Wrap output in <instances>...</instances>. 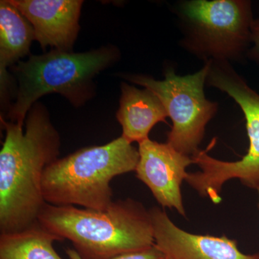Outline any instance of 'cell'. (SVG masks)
<instances>
[{
  "label": "cell",
  "instance_id": "6da1fadb",
  "mask_svg": "<svg viewBox=\"0 0 259 259\" xmlns=\"http://www.w3.org/2000/svg\"><path fill=\"white\" fill-rule=\"evenodd\" d=\"M6 137L0 151V231H23L37 222L47 202L42 181L46 168L58 159L60 136L40 103L28 112L26 131L1 117Z\"/></svg>",
  "mask_w": 259,
  "mask_h": 259
},
{
  "label": "cell",
  "instance_id": "7a4b0ae2",
  "mask_svg": "<svg viewBox=\"0 0 259 259\" xmlns=\"http://www.w3.org/2000/svg\"><path fill=\"white\" fill-rule=\"evenodd\" d=\"M37 221L71 241L83 259H109L155 243L149 210L132 199L115 201L103 210L46 203Z\"/></svg>",
  "mask_w": 259,
  "mask_h": 259
},
{
  "label": "cell",
  "instance_id": "3957f363",
  "mask_svg": "<svg viewBox=\"0 0 259 259\" xmlns=\"http://www.w3.org/2000/svg\"><path fill=\"white\" fill-rule=\"evenodd\" d=\"M139 150L122 136L103 146L83 148L46 168L42 196L53 205L103 210L114 202L112 179L136 171Z\"/></svg>",
  "mask_w": 259,
  "mask_h": 259
},
{
  "label": "cell",
  "instance_id": "277c9868",
  "mask_svg": "<svg viewBox=\"0 0 259 259\" xmlns=\"http://www.w3.org/2000/svg\"><path fill=\"white\" fill-rule=\"evenodd\" d=\"M117 56L118 52L112 48L86 53L53 50L19 61L13 69L18 89L16 101L8 113L10 122L23 126L31 107L47 94L59 93L73 105H81L91 95L94 76L111 65Z\"/></svg>",
  "mask_w": 259,
  "mask_h": 259
},
{
  "label": "cell",
  "instance_id": "5b68a950",
  "mask_svg": "<svg viewBox=\"0 0 259 259\" xmlns=\"http://www.w3.org/2000/svg\"><path fill=\"white\" fill-rule=\"evenodd\" d=\"M206 83L229 95L243 111L246 122L249 147L241 159L225 161L200 151L192 156L200 168L188 173L186 182L199 194L214 204L222 201L221 193L228 181L237 179L250 188L259 190V95L232 67L229 61L210 60Z\"/></svg>",
  "mask_w": 259,
  "mask_h": 259
},
{
  "label": "cell",
  "instance_id": "8992f818",
  "mask_svg": "<svg viewBox=\"0 0 259 259\" xmlns=\"http://www.w3.org/2000/svg\"><path fill=\"white\" fill-rule=\"evenodd\" d=\"M182 46L205 61H240L251 46L252 3L248 0H191L177 8Z\"/></svg>",
  "mask_w": 259,
  "mask_h": 259
},
{
  "label": "cell",
  "instance_id": "52a82bcc",
  "mask_svg": "<svg viewBox=\"0 0 259 259\" xmlns=\"http://www.w3.org/2000/svg\"><path fill=\"white\" fill-rule=\"evenodd\" d=\"M209 66V61H205L197 72L183 76L168 68L162 81L143 75L127 78L151 90L161 100L172 121L167 144L186 156H192L199 151L206 125L218 111L217 102L209 101L204 93Z\"/></svg>",
  "mask_w": 259,
  "mask_h": 259
},
{
  "label": "cell",
  "instance_id": "ba28073f",
  "mask_svg": "<svg viewBox=\"0 0 259 259\" xmlns=\"http://www.w3.org/2000/svg\"><path fill=\"white\" fill-rule=\"evenodd\" d=\"M139 145L136 177L147 186L162 207L175 208L185 217L181 187L188 175L187 167L194 163L192 156L182 154L167 143L150 139Z\"/></svg>",
  "mask_w": 259,
  "mask_h": 259
},
{
  "label": "cell",
  "instance_id": "9c48e42d",
  "mask_svg": "<svg viewBox=\"0 0 259 259\" xmlns=\"http://www.w3.org/2000/svg\"><path fill=\"white\" fill-rule=\"evenodd\" d=\"M154 244L171 259H259V253L245 254L236 240L226 236L197 235L181 229L158 207L149 209Z\"/></svg>",
  "mask_w": 259,
  "mask_h": 259
},
{
  "label": "cell",
  "instance_id": "30bf717a",
  "mask_svg": "<svg viewBox=\"0 0 259 259\" xmlns=\"http://www.w3.org/2000/svg\"><path fill=\"white\" fill-rule=\"evenodd\" d=\"M33 27L42 49L71 52L79 30L81 0H10Z\"/></svg>",
  "mask_w": 259,
  "mask_h": 259
},
{
  "label": "cell",
  "instance_id": "8fae6325",
  "mask_svg": "<svg viewBox=\"0 0 259 259\" xmlns=\"http://www.w3.org/2000/svg\"><path fill=\"white\" fill-rule=\"evenodd\" d=\"M117 119L122 127V136L128 142L139 144L149 139L151 129L168 117L159 98L148 89L139 90L122 83Z\"/></svg>",
  "mask_w": 259,
  "mask_h": 259
},
{
  "label": "cell",
  "instance_id": "7c38bea8",
  "mask_svg": "<svg viewBox=\"0 0 259 259\" xmlns=\"http://www.w3.org/2000/svg\"><path fill=\"white\" fill-rule=\"evenodd\" d=\"M35 33L28 19L8 0L0 2V83L5 97L10 83L7 67L28 54Z\"/></svg>",
  "mask_w": 259,
  "mask_h": 259
},
{
  "label": "cell",
  "instance_id": "4fadbf2b",
  "mask_svg": "<svg viewBox=\"0 0 259 259\" xmlns=\"http://www.w3.org/2000/svg\"><path fill=\"white\" fill-rule=\"evenodd\" d=\"M60 241L37 221L23 231L0 235V259H63L54 248Z\"/></svg>",
  "mask_w": 259,
  "mask_h": 259
},
{
  "label": "cell",
  "instance_id": "5bb4252c",
  "mask_svg": "<svg viewBox=\"0 0 259 259\" xmlns=\"http://www.w3.org/2000/svg\"><path fill=\"white\" fill-rule=\"evenodd\" d=\"M66 253L70 259H83L74 249H68ZM109 259H166V256L154 244L144 249L127 252Z\"/></svg>",
  "mask_w": 259,
  "mask_h": 259
},
{
  "label": "cell",
  "instance_id": "9a60e30c",
  "mask_svg": "<svg viewBox=\"0 0 259 259\" xmlns=\"http://www.w3.org/2000/svg\"><path fill=\"white\" fill-rule=\"evenodd\" d=\"M247 57L259 66V18L254 19L251 25V46Z\"/></svg>",
  "mask_w": 259,
  "mask_h": 259
},
{
  "label": "cell",
  "instance_id": "2e32d148",
  "mask_svg": "<svg viewBox=\"0 0 259 259\" xmlns=\"http://www.w3.org/2000/svg\"><path fill=\"white\" fill-rule=\"evenodd\" d=\"M257 191H258V208H259V190H257Z\"/></svg>",
  "mask_w": 259,
  "mask_h": 259
},
{
  "label": "cell",
  "instance_id": "e0dca14e",
  "mask_svg": "<svg viewBox=\"0 0 259 259\" xmlns=\"http://www.w3.org/2000/svg\"><path fill=\"white\" fill-rule=\"evenodd\" d=\"M166 259H171V258H168V257H166Z\"/></svg>",
  "mask_w": 259,
  "mask_h": 259
}]
</instances>
